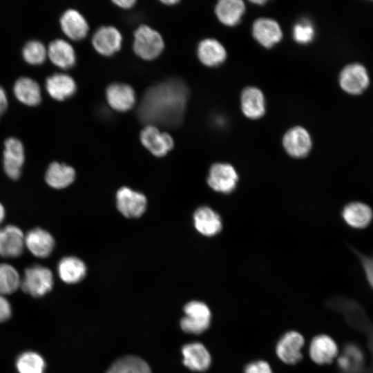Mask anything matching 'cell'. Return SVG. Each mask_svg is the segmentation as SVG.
I'll use <instances>...</instances> for the list:
<instances>
[{"label": "cell", "mask_w": 373, "mask_h": 373, "mask_svg": "<svg viewBox=\"0 0 373 373\" xmlns=\"http://www.w3.org/2000/svg\"><path fill=\"white\" fill-rule=\"evenodd\" d=\"M163 3H166V4H174V3H176L178 2V1L176 0H165V1H162Z\"/></svg>", "instance_id": "43"}, {"label": "cell", "mask_w": 373, "mask_h": 373, "mask_svg": "<svg viewBox=\"0 0 373 373\" xmlns=\"http://www.w3.org/2000/svg\"><path fill=\"white\" fill-rule=\"evenodd\" d=\"M287 153L294 157H303L310 151L312 140L307 131L301 126L290 128L283 139Z\"/></svg>", "instance_id": "11"}, {"label": "cell", "mask_w": 373, "mask_h": 373, "mask_svg": "<svg viewBox=\"0 0 373 373\" xmlns=\"http://www.w3.org/2000/svg\"><path fill=\"white\" fill-rule=\"evenodd\" d=\"M304 345L305 338L300 333L289 331L278 340L276 346V353L283 363L294 365L302 359V349Z\"/></svg>", "instance_id": "6"}, {"label": "cell", "mask_w": 373, "mask_h": 373, "mask_svg": "<svg viewBox=\"0 0 373 373\" xmlns=\"http://www.w3.org/2000/svg\"><path fill=\"white\" fill-rule=\"evenodd\" d=\"M45 178L49 186L54 189H61L73 182L75 178V171L69 165L54 162L49 165Z\"/></svg>", "instance_id": "29"}, {"label": "cell", "mask_w": 373, "mask_h": 373, "mask_svg": "<svg viewBox=\"0 0 373 373\" xmlns=\"http://www.w3.org/2000/svg\"><path fill=\"white\" fill-rule=\"evenodd\" d=\"M242 111L250 119H258L265 113V101L262 91L254 86L245 88L240 97Z\"/></svg>", "instance_id": "21"}, {"label": "cell", "mask_w": 373, "mask_h": 373, "mask_svg": "<svg viewBox=\"0 0 373 373\" xmlns=\"http://www.w3.org/2000/svg\"><path fill=\"white\" fill-rule=\"evenodd\" d=\"M238 175L233 166L227 163H216L209 170L207 183L216 191L229 193L234 190Z\"/></svg>", "instance_id": "7"}, {"label": "cell", "mask_w": 373, "mask_h": 373, "mask_svg": "<svg viewBox=\"0 0 373 373\" xmlns=\"http://www.w3.org/2000/svg\"><path fill=\"white\" fill-rule=\"evenodd\" d=\"M183 363L192 371L204 372L211 362V357L206 347L200 342H193L183 346Z\"/></svg>", "instance_id": "15"}, {"label": "cell", "mask_w": 373, "mask_h": 373, "mask_svg": "<svg viewBox=\"0 0 373 373\" xmlns=\"http://www.w3.org/2000/svg\"><path fill=\"white\" fill-rule=\"evenodd\" d=\"M47 55L53 64L68 68L75 62V52L70 43L62 39L52 40L48 46Z\"/></svg>", "instance_id": "24"}, {"label": "cell", "mask_w": 373, "mask_h": 373, "mask_svg": "<svg viewBox=\"0 0 373 373\" xmlns=\"http://www.w3.org/2000/svg\"><path fill=\"white\" fill-rule=\"evenodd\" d=\"M58 274L66 283L73 284L81 281L86 273L84 262L75 256H66L60 260L57 266Z\"/></svg>", "instance_id": "28"}, {"label": "cell", "mask_w": 373, "mask_h": 373, "mask_svg": "<svg viewBox=\"0 0 373 373\" xmlns=\"http://www.w3.org/2000/svg\"><path fill=\"white\" fill-rule=\"evenodd\" d=\"M372 260H373V258H372Z\"/></svg>", "instance_id": "44"}, {"label": "cell", "mask_w": 373, "mask_h": 373, "mask_svg": "<svg viewBox=\"0 0 373 373\" xmlns=\"http://www.w3.org/2000/svg\"><path fill=\"white\" fill-rule=\"evenodd\" d=\"M48 93L55 99L63 100L76 90V84L72 77L65 73H54L46 79Z\"/></svg>", "instance_id": "25"}, {"label": "cell", "mask_w": 373, "mask_h": 373, "mask_svg": "<svg viewBox=\"0 0 373 373\" xmlns=\"http://www.w3.org/2000/svg\"><path fill=\"white\" fill-rule=\"evenodd\" d=\"M106 373H152L146 362L138 356H126L115 361Z\"/></svg>", "instance_id": "32"}, {"label": "cell", "mask_w": 373, "mask_h": 373, "mask_svg": "<svg viewBox=\"0 0 373 373\" xmlns=\"http://www.w3.org/2000/svg\"><path fill=\"white\" fill-rule=\"evenodd\" d=\"M25 237L22 231L14 225L0 229V255L5 258L19 256L23 250Z\"/></svg>", "instance_id": "13"}, {"label": "cell", "mask_w": 373, "mask_h": 373, "mask_svg": "<svg viewBox=\"0 0 373 373\" xmlns=\"http://www.w3.org/2000/svg\"><path fill=\"white\" fill-rule=\"evenodd\" d=\"M140 140L142 144L157 157L165 155L173 147V140L171 136L160 132L154 125L147 124L141 131Z\"/></svg>", "instance_id": "9"}, {"label": "cell", "mask_w": 373, "mask_h": 373, "mask_svg": "<svg viewBox=\"0 0 373 373\" xmlns=\"http://www.w3.org/2000/svg\"><path fill=\"white\" fill-rule=\"evenodd\" d=\"M22 55L27 62L31 64H39L45 60L47 49L41 41L31 39L23 46Z\"/></svg>", "instance_id": "35"}, {"label": "cell", "mask_w": 373, "mask_h": 373, "mask_svg": "<svg viewBox=\"0 0 373 373\" xmlns=\"http://www.w3.org/2000/svg\"><path fill=\"white\" fill-rule=\"evenodd\" d=\"M185 316L180 321L182 329L189 334H200L210 326L211 313L209 307L203 302L193 300L184 307Z\"/></svg>", "instance_id": "2"}, {"label": "cell", "mask_w": 373, "mask_h": 373, "mask_svg": "<svg viewBox=\"0 0 373 373\" xmlns=\"http://www.w3.org/2000/svg\"><path fill=\"white\" fill-rule=\"evenodd\" d=\"M293 38L300 44H307L314 37L315 30L312 23L307 19L296 23L293 28Z\"/></svg>", "instance_id": "36"}, {"label": "cell", "mask_w": 373, "mask_h": 373, "mask_svg": "<svg viewBox=\"0 0 373 373\" xmlns=\"http://www.w3.org/2000/svg\"><path fill=\"white\" fill-rule=\"evenodd\" d=\"M53 285V275L47 267L35 265L26 269L21 280L22 290L32 296L41 297L50 291Z\"/></svg>", "instance_id": "3"}, {"label": "cell", "mask_w": 373, "mask_h": 373, "mask_svg": "<svg viewBox=\"0 0 373 373\" xmlns=\"http://www.w3.org/2000/svg\"><path fill=\"white\" fill-rule=\"evenodd\" d=\"M193 222L196 230L205 236H213L222 229L220 216L208 207H201L195 211Z\"/></svg>", "instance_id": "22"}, {"label": "cell", "mask_w": 373, "mask_h": 373, "mask_svg": "<svg viewBox=\"0 0 373 373\" xmlns=\"http://www.w3.org/2000/svg\"><path fill=\"white\" fill-rule=\"evenodd\" d=\"M13 91L16 97L27 105H37L41 99L39 84L30 77H19L14 84Z\"/></svg>", "instance_id": "26"}, {"label": "cell", "mask_w": 373, "mask_h": 373, "mask_svg": "<svg viewBox=\"0 0 373 373\" xmlns=\"http://www.w3.org/2000/svg\"><path fill=\"white\" fill-rule=\"evenodd\" d=\"M3 168L7 175L13 180L21 175V167L24 162V148L17 138L10 137L4 142Z\"/></svg>", "instance_id": "8"}, {"label": "cell", "mask_w": 373, "mask_h": 373, "mask_svg": "<svg viewBox=\"0 0 373 373\" xmlns=\"http://www.w3.org/2000/svg\"><path fill=\"white\" fill-rule=\"evenodd\" d=\"M244 373H273L270 365L265 361L257 360L248 363Z\"/></svg>", "instance_id": "37"}, {"label": "cell", "mask_w": 373, "mask_h": 373, "mask_svg": "<svg viewBox=\"0 0 373 373\" xmlns=\"http://www.w3.org/2000/svg\"><path fill=\"white\" fill-rule=\"evenodd\" d=\"M8 106V98L4 88L0 85V117Z\"/></svg>", "instance_id": "40"}, {"label": "cell", "mask_w": 373, "mask_h": 373, "mask_svg": "<svg viewBox=\"0 0 373 373\" xmlns=\"http://www.w3.org/2000/svg\"><path fill=\"white\" fill-rule=\"evenodd\" d=\"M11 316L9 302L0 294V323L7 321Z\"/></svg>", "instance_id": "38"}, {"label": "cell", "mask_w": 373, "mask_h": 373, "mask_svg": "<svg viewBox=\"0 0 373 373\" xmlns=\"http://www.w3.org/2000/svg\"><path fill=\"white\" fill-rule=\"evenodd\" d=\"M21 286L17 270L6 263L0 264V294H10Z\"/></svg>", "instance_id": "33"}, {"label": "cell", "mask_w": 373, "mask_h": 373, "mask_svg": "<svg viewBox=\"0 0 373 373\" xmlns=\"http://www.w3.org/2000/svg\"><path fill=\"white\" fill-rule=\"evenodd\" d=\"M113 2L124 8H128L133 6V4L135 3V1L134 0H115L113 1Z\"/></svg>", "instance_id": "41"}, {"label": "cell", "mask_w": 373, "mask_h": 373, "mask_svg": "<svg viewBox=\"0 0 373 373\" xmlns=\"http://www.w3.org/2000/svg\"><path fill=\"white\" fill-rule=\"evenodd\" d=\"M245 10V4L240 0H221L216 4L215 10L219 21L229 26L237 25Z\"/></svg>", "instance_id": "30"}, {"label": "cell", "mask_w": 373, "mask_h": 373, "mask_svg": "<svg viewBox=\"0 0 373 373\" xmlns=\"http://www.w3.org/2000/svg\"><path fill=\"white\" fill-rule=\"evenodd\" d=\"M106 96L110 106L119 111L130 109L135 102V95L133 88L126 84H111L106 88Z\"/></svg>", "instance_id": "20"}, {"label": "cell", "mask_w": 373, "mask_h": 373, "mask_svg": "<svg viewBox=\"0 0 373 373\" xmlns=\"http://www.w3.org/2000/svg\"><path fill=\"white\" fill-rule=\"evenodd\" d=\"M116 205L124 216L137 218L145 212L147 200L143 193L129 187L122 186L117 191Z\"/></svg>", "instance_id": "5"}, {"label": "cell", "mask_w": 373, "mask_h": 373, "mask_svg": "<svg viewBox=\"0 0 373 373\" xmlns=\"http://www.w3.org/2000/svg\"><path fill=\"white\" fill-rule=\"evenodd\" d=\"M252 34L254 39L266 48H271L279 42L283 36L278 22L269 18L256 20L252 26Z\"/></svg>", "instance_id": "16"}, {"label": "cell", "mask_w": 373, "mask_h": 373, "mask_svg": "<svg viewBox=\"0 0 373 373\" xmlns=\"http://www.w3.org/2000/svg\"><path fill=\"white\" fill-rule=\"evenodd\" d=\"M362 261L367 280L373 288V260L365 257Z\"/></svg>", "instance_id": "39"}, {"label": "cell", "mask_w": 373, "mask_h": 373, "mask_svg": "<svg viewBox=\"0 0 373 373\" xmlns=\"http://www.w3.org/2000/svg\"><path fill=\"white\" fill-rule=\"evenodd\" d=\"M164 48L163 39L156 30L146 25H141L134 32L133 49L145 59L158 56Z\"/></svg>", "instance_id": "4"}, {"label": "cell", "mask_w": 373, "mask_h": 373, "mask_svg": "<svg viewBox=\"0 0 373 373\" xmlns=\"http://www.w3.org/2000/svg\"><path fill=\"white\" fill-rule=\"evenodd\" d=\"M25 245L34 256L46 258L53 250L55 240L47 231L41 228H35L27 233L25 237Z\"/></svg>", "instance_id": "18"}, {"label": "cell", "mask_w": 373, "mask_h": 373, "mask_svg": "<svg viewBox=\"0 0 373 373\" xmlns=\"http://www.w3.org/2000/svg\"><path fill=\"white\" fill-rule=\"evenodd\" d=\"M189 90L178 79H170L150 87L137 108L140 121L148 124L175 126L181 122Z\"/></svg>", "instance_id": "1"}, {"label": "cell", "mask_w": 373, "mask_h": 373, "mask_svg": "<svg viewBox=\"0 0 373 373\" xmlns=\"http://www.w3.org/2000/svg\"><path fill=\"white\" fill-rule=\"evenodd\" d=\"M198 58L207 66H216L222 64L227 57L224 47L214 39L202 40L198 47Z\"/></svg>", "instance_id": "27"}, {"label": "cell", "mask_w": 373, "mask_h": 373, "mask_svg": "<svg viewBox=\"0 0 373 373\" xmlns=\"http://www.w3.org/2000/svg\"><path fill=\"white\" fill-rule=\"evenodd\" d=\"M365 354L361 348L354 343L345 345L337 360L341 373H360L365 370Z\"/></svg>", "instance_id": "19"}, {"label": "cell", "mask_w": 373, "mask_h": 373, "mask_svg": "<svg viewBox=\"0 0 373 373\" xmlns=\"http://www.w3.org/2000/svg\"><path fill=\"white\" fill-rule=\"evenodd\" d=\"M338 352L336 342L326 334L314 336L309 347L310 358L319 365L330 363L337 356Z\"/></svg>", "instance_id": "14"}, {"label": "cell", "mask_w": 373, "mask_h": 373, "mask_svg": "<svg viewBox=\"0 0 373 373\" xmlns=\"http://www.w3.org/2000/svg\"><path fill=\"white\" fill-rule=\"evenodd\" d=\"M93 44L95 50L104 55H111L119 50L122 35L113 26L99 28L93 37Z\"/></svg>", "instance_id": "17"}, {"label": "cell", "mask_w": 373, "mask_h": 373, "mask_svg": "<svg viewBox=\"0 0 373 373\" xmlns=\"http://www.w3.org/2000/svg\"><path fill=\"white\" fill-rule=\"evenodd\" d=\"M343 216L350 226L356 228H363L370 222L372 211L370 207L365 204L353 202L345 207Z\"/></svg>", "instance_id": "31"}, {"label": "cell", "mask_w": 373, "mask_h": 373, "mask_svg": "<svg viewBox=\"0 0 373 373\" xmlns=\"http://www.w3.org/2000/svg\"><path fill=\"white\" fill-rule=\"evenodd\" d=\"M16 366L19 373H44L45 361L39 354L26 352L17 358Z\"/></svg>", "instance_id": "34"}, {"label": "cell", "mask_w": 373, "mask_h": 373, "mask_svg": "<svg viewBox=\"0 0 373 373\" xmlns=\"http://www.w3.org/2000/svg\"><path fill=\"white\" fill-rule=\"evenodd\" d=\"M338 309L345 316L347 322L354 328L366 334L373 344V332L371 323L367 318L363 309L353 301L344 300L335 303Z\"/></svg>", "instance_id": "12"}, {"label": "cell", "mask_w": 373, "mask_h": 373, "mask_svg": "<svg viewBox=\"0 0 373 373\" xmlns=\"http://www.w3.org/2000/svg\"><path fill=\"white\" fill-rule=\"evenodd\" d=\"M340 85L345 92L358 95L363 92L369 85V77L365 67L359 64L347 66L341 71Z\"/></svg>", "instance_id": "10"}, {"label": "cell", "mask_w": 373, "mask_h": 373, "mask_svg": "<svg viewBox=\"0 0 373 373\" xmlns=\"http://www.w3.org/2000/svg\"><path fill=\"white\" fill-rule=\"evenodd\" d=\"M5 217V209L3 205L0 203V224L3 220Z\"/></svg>", "instance_id": "42"}, {"label": "cell", "mask_w": 373, "mask_h": 373, "mask_svg": "<svg viewBox=\"0 0 373 373\" xmlns=\"http://www.w3.org/2000/svg\"><path fill=\"white\" fill-rule=\"evenodd\" d=\"M61 27L70 39H83L88 30V25L83 15L76 10H66L60 18Z\"/></svg>", "instance_id": "23"}]
</instances>
